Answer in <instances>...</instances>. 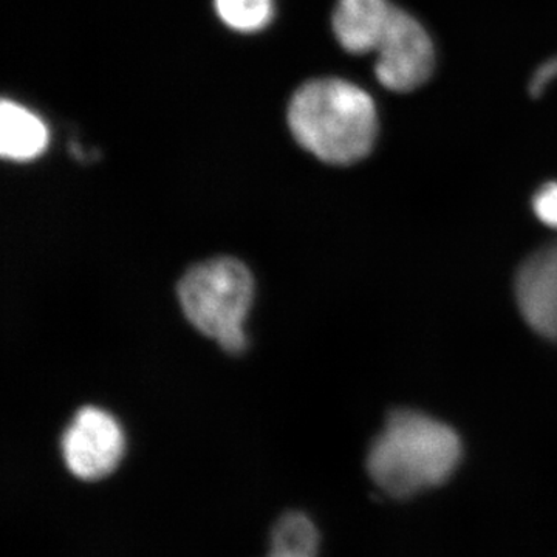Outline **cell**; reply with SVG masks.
<instances>
[{"label": "cell", "instance_id": "obj_2", "mask_svg": "<svg viewBox=\"0 0 557 557\" xmlns=\"http://www.w3.org/2000/svg\"><path fill=\"white\" fill-rule=\"evenodd\" d=\"M461 458L456 432L434 418L398 410L373 442L370 478L392 497H410L445 483Z\"/></svg>", "mask_w": 557, "mask_h": 557}, {"label": "cell", "instance_id": "obj_3", "mask_svg": "<svg viewBox=\"0 0 557 557\" xmlns=\"http://www.w3.org/2000/svg\"><path fill=\"white\" fill-rule=\"evenodd\" d=\"M251 273L240 260L209 259L178 282L183 313L223 350L237 355L247 347L244 322L252 300Z\"/></svg>", "mask_w": 557, "mask_h": 557}, {"label": "cell", "instance_id": "obj_7", "mask_svg": "<svg viewBox=\"0 0 557 557\" xmlns=\"http://www.w3.org/2000/svg\"><path fill=\"white\" fill-rule=\"evenodd\" d=\"M394 10L388 0H338L333 13L336 39L350 53H372Z\"/></svg>", "mask_w": 557, "mask_h": 557}, {"label": "cell", "instance_id": "obj_13", "mask_svg": "<svg viewBox=\"0 0 557 557\" xmlns=\"http://www.w3.org/2000/svg\"><path fill=\"white\" fill-rule=\"evenodd\" d=\"M269 557H282V556H273V555H269Z\"/></svg>", "mask_w": 557, "mask_h": 557}, {"label": "cell", "instance_id": "obj_11", "mask_svg": "<svg viewBox=\"0 0 557 557\" xmlns=\"http://www.w3.org/2000/svg\"><path fill=\"white\" fill-rule=\"evenodd\" d=\"M534 212L545 225L557 230V183L544 186L533 201Z\"/></svg>", "mask_w": 557, "mask_h": 557}, {"label": "cell", "instance_id": "obj_6", "mask_svg": "<svg viewBox=\"0 0 557 557\" xmlns=\"http://www.w3.org/2000/svg\"><path fill=\"white\" fill-rule=\"evenodd\" d=\"M516 299L527 324L557 341V244L539 249L520 267Z\"/></svg>", "mask_w": 557, "mask_h": 557}, {"label": "cell", "instance_id": "obj_12", "mask_svg": "<svg viewBox=\"0 0 557 557\" xmlns=\"http://www.w3.org/2000/svg\"><path fill=\"white\" fill-rule=\"evenodd\" d=\"M557 78V57L553 58L544 64L541 65L534 73L533 78H531L530 83V91L534 97H539L552 81Z\"/></svg>", "mask_w": 557, "mask_h": 557}, {"label": "cell", "instance_id": "obj_4", "mask_svg": "<svg viewBox=\"0 0 557 557\" xmlns=\"http://www.w3.org/2000/svg\"><path fill=\"white\" fill-rule=\"evenodd\" d=\"M376 79L392 91H412L434 69V44L423 25L395 7L375 47Z\"/></svg>", "mask_w": 557, "mask_h": 557}, {"label": "cell", "instance_id": "obj_10", "mask_svg": "<svg viewBox=\"0 0 557 557\" xmlns=\"http://www.w3.org/2000/svg\"><path fill=\"white\" fill-rule=\"evenodd\" d=\"M220 20L240 33H256L273 20L274 0H214Z\"/></svg>", "mask_w": 557, "mask_h": 557}, {"label": "cell", "instance_id": "obj_9", "mask_svg": "<svg viewBox=\"0 0 557 557\" xmlns=\"http://www.w3.org/2000/svg\"><path fill=\"white\" fill-rule=\"evenodd\" d=\"M319 531L302 512H287L274 523L270 536V555L282 557H318Z\"/></svg>", "mask_w": 557, "mask_h": 557}, {"label": "cell", "instance_id": "obj_5", "mask_svg": "<svg viewBox=\"0 0 557 557\" xmlns=\"http://www.w3.org/2000/svg\"><path fill=\"white\" fill-rule=\"evenodd\" d=\"M123 454L124 435L115 418L90 406L76 412L62 437L65 467L87 482L112 474Z\"/></svg>", "mask_w": 557, "mask_h": 557}, {"label": "cell", "instance_id": "obj_8", "mask_svg": "<svg viewBox=\"0 0 557 557\" xmlns=\"http://www.w3.org/2000/svg\"><path fill=\"white\" fill-rule=\"evenodd\" d=\"M50 132L35 112L3 100L0 106V153L3 159L30 161L49 148Z\"/></svg>", "mask_w": 557, "mask_h": 557}, {"label": "cell", "instance_id": "obj_1", "mask_svg": "<svg viewBox=\"0 0 557 557\" xmlns=\"http://www.w3.org/2000/svg\"><path fill=\"white\" fill-rule=\"evenodd\" d=\"M288 126L317 159L347 166L369 156L379 116L375 102L361 87L344 79H313L293 95Z\"/></svg>", "mask_w": 557, "mask_h": 557}]
</instances>
